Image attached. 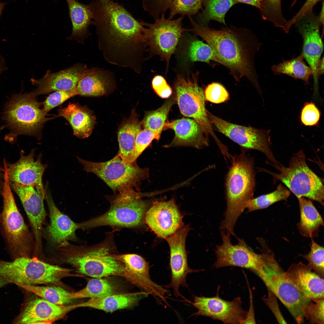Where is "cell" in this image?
<instances>
[{"label": "cell", "mask_w": 324, "mask_h": 324, "mask_svg": "<svg viewBox=\"0 0 324 324\" xmlns=\"http://www.w3.org/2000/svg\"><path fill=\"white\" fill-rule=\"evenodd\" d=\"M98 48L111 64L139 71L145 60L147 28L122 7L110 0L90 5Z\"/></svg>", "instance_id": "cell-1"}, {"label": "cell", "mask_w": 324, "mask_h": 324, "mask_svg": "<svg viewBox=\"0 0 324 324\" xmlns=\"http://www.w3.org/2000/svg\"><path fill=\"white\" fill-rule=\"evenodd\" d=\"M189 19L191 31L210 46L218 63L227 67L236 81L245 77L259 90L254 58L261 46L256 37L247 30L233 27L216 30Z\"/></svg>", "instance_id": "cell-2"}, {"label": "cell", "mask_w": 324, "mask_h": 324, "mask_svg": "<svg viewBox=\"0 0 324 324\" xmlns=\"http://www.w3.org/2000/svg\"><path fill=\"white\" fill-rule=\"evenodd\" d=\"M242 148L241 153L232 156L231 166L225 180L226 207L220 229L230 236H235L236 222L247 202L253 198L256 184L254 158Z\"/></svg>", "instance_id": "cell-3"}, {"label": "cell", "mask_w": 324, "mask_h": 324, "mask_svg": "<svg viewBox=\"0 0 324 324\" xmlns=\"http://www.w3.org/2000/svg\"><path fill=\"white\" fill-rule=\"evenodd\" d=\"M1 195L3 206L0 213V230L7 252L12 260L21 257H31L35 243L16 205L6 170Z\"/></svg>", "instance_id": "cell-4"}, {"label": "cell", "mask_w": 324, "mask_h": 324, "mask_svg": "<svg viewBox=\"0 0 324 324\" xmlns=\"http://www.w3.org/2000/svg\"><path fill=\"white\" fill-rule=\"evenodd\" d=\"M277 170L275 173L264 168L259 170L270 175L273 184L280 181L285 185L298 198L306 197L316 201L323 206L324 187L320 177L309 168L306 162L305 154L302 150L293 154L287 167L279 162L275 164L266 161Z\"/></svg>", "instance_id": "cell-5"}, {"label": "cell", "mask_w": 324, "mask_h": 324, "mask_svg": "<svg viewBox=\"0 0 324 324\" xmlns=\"http://www.w3.org/2000/svg\"><path fill=\"white\" fill-rule=\"evenodd\" d=\"M36 97L32 92L15 94L6 104L2 118L5 127L10 130L5 138L7 141L14 142L20 135L40 137L43 125L48 119Z\"/></svg>", "instance_id": "cell-6"}, {"label": "cell", "mask_w": 324, "mask_h": 324, "mask_svg": "<svg viewBox=\"0 0 324 324\" xmlns=\"http://www.w3.org/2000/svg\"><path fill=\"white\" fill-rule=\"evenodd\" d=\"M256 273L267 288L286 308L297 323H303L304 309L312 299L296 286L278 264L274 254H265L263 262Z\"/></svg>", "instance_id": "cell-7"}, {"label": "cell", "mask_w": 324, "mask_h": 324, "mask_svg": "<svg viewBox=\"0 0 324 324\" xmlns=\"http://www.w3.org/2000/svg\"><path fill=\"white\" fill-rule=\"evenodd\" d=\"M134 188L126 189L112 197L109 209L103 215L83 223L84 228L103 226L133 227L142 224L150 204Z\"/></svg>", "instance_id": "cell-8"}, {"label": "cell", "mask_w": 324, "mask_h": 324, "mask_svg": "<svg viewBox=\"0 0 324 324\" xmlns=\"http://www.w3.org/2000/svg\"><path fill=\"white\" fill-rule=\"evenodd\" d=\"M76 157L84 170L96 175L115 193L134 187L137 189L140 182L149 176V168H141L135 162L126 161L118 154L112 159L102 162H91Z\"/></svg>", "instance_id": "cell-9"}, {"label": "cell", "mask_w": 324, "mask_h": 324, "mask_svg": "<svg viewBox=\"0 0 324 324\" xmlns=\"http://www.w3.org/2000/svg\"><path fill=\"white\" fill-rule=\"evenodd\" d=\"M198 73L188 78L178 75L173 83L175 98L181 113L195 120L206 134L211 135L218 144L220 141L214 134L208 118L204 91L198 85Z\"/></svg>", "instance_id": "cell-10"}, {"label": "cell", "mask_w": 324, "mask_h": 324, "mask_svg": "<svg viewBox=\"0 0 324 324\" xmlns=\"http://www.w3.org/2000/svg\"><path fill=\"white\" fill-rule=\"evenodd\" d=\"M77 255L68 257L67 262L80 274L94 278L119 276L124 278V264L110 255L108 242L85 248Z\"/></svg>", "instance_id": "cell-11"}, {"label": "cell", "mask_w": 324, "mask_h": 324, "mask_svg": "<svg viewBox=\"0 0 324 324\" xmlns=\"http://www.w3.org/2000/svg\"><path fill=\"white\" fill-rule=\"evenodd\" d=\"M184 16L174 20L165 17L163 14L154 20V23L141 22L144 26L147 28V50L149 58L154 55H158L161 60L166 63V71L168 69L172 55L175 52L178 44L183 33L191 31L182 27Z\"/></svg>", "instance_id": "cell-12"}, {"label": "cell", "mask_w": 324, "mask_h": 324, "mask_svg": "<svg viewBox=\"0 0 324 324\" xmlns=\"http://www.w3.org/2000/svg\"><path fill=\"white\" fill-rule=\"evenodd\" d=\"M209 121L217 130L247 150L253 149L263 153L272 163L278 162L270 148V130L256 128L234 124L213 114L208 110Z\"/></svg>", "instance_id": "cell-13"}, {"label": "cell", "mask_w": 324, "mask_h": 324, "mask_svg": "<svg viewBox=\"0 0 324 324\" xmlns=\"http://www.w3.org/2000/svg\"><path fill=\"white\" fill-rule=\"evenodd\" d=\"M222 243L216 246V260L214 266L216 268L227 266H237L251 269L257 273L263 262L265 254L256 253L243 240L237 237L238 243L233 244L230 236L221 231Z\"/></svg>", "instance_id": "cell-14"}, {"label": "cell", "mask_w": 324, "mask_h": 324, "mask_svg": "<svg viewBox=\"0 0 324 324\" xmlns=\"http://www.w3.org/2000/svg\"><path fill=\"white\" fill-rule=\"evenodd\" d=\"M190 229L189 226L183 224L174 234L165 239L170 248L171 280L170 284L163 286L172 288L175 296H180L185 299L179 291L180 287L188 288L186 282L188 275L202 270L192 269L188 264L185 244Z\"/></svg>", "instance_id": "cell-15"}, {"label": "cell", "mask_w": 324, "mask_h": 324, "mask_svg": "<svg viewBox=\"0 0 324 324\" xmlns=\"http://www.w3.org/2000/svg\"><path fill=\"white\" fill-rule=\"evenodd\" d=\"M218 286L215 296H194L193 305L197 310L191 316H202L218 320L226 324H244L248 312L242 307L241 298L237 297L231 301L224 300L219 295Z\"/></svg>", "instance_id": "cell-16"}, {"label": "cell", "mask_w": 324, "mask_h": 324, "mask_svg": "<svg viewBox=\"0 0 324 324\" xmlns=\"http://www.w3.org/2000/svg\"><path fill=\"white\" fill-rule=\"evenodd\" d=\"M296 23L298 32L303 40L302 54L312 71L314 92H318L320 76L318 67L323 50V44L320 32L321 23L318 17L312 11L307 14Z\"/></svg>", "instance_id": "cell-17"}, {"label": "cell", "mask_w": 324, "mask_h": 324, "mask_svg": "<svg viewBox=\"0 0 324 324\" xmlns=\"http://www.w3.org/2000/svg\"><path fill=\"white\" fill-rule=\"evenodd\" d=\"M110 255L124 264L125 278L149 294L166 303L165 295L168 293V290L151 280L148 263L142 257L135 254Z\"/></svg>", "instance_id": "cell-18"}, {"label": "cell", "mask_w": 324, "mask_h": 324, "mask_svg": "<svg viewBox=\"0 0 324 324\" xmlns=\"http://www.w3.org/2000/svg\"><path fill=\"white\" fill-rule=\"evenodd\" d=\"M34 153V149L27 155L21 151L16 162L11 164L7 162L9 180L10 183L18 185L35 187L45 196L42 177L47 165L42 163L41 154L35 160Z\"/></svg>", "instance_id": "cell-19"}, {"label": "cell", "mask_w": 324, "mask_h": 324, "mask_svg": "<svg viewBox=\"0 0 324 324\" xmlns=\"http://www.w3.org/2000/svg\"><path fill=\"white\" fill-rule=\"evenodd\" d=\"M146 224L159 237L165 239L183 224L174 200L154 202L146 214Z\"/></svg>", "instance_id": "cell-20"}, {"label": "cell", "mask_w": 324, "mask_h": 324, "mask_svg": "<svg viewBox=\"0 0 324 324\" xmlns=\"http://www.w3.org/2000/svg\"><path fill=\"white\" fill-rule=\"evenodd\" d=\"M10 184L19 198L28 217L34 237V250H40L43 226L46 217L44 203L45 196L35 187Z\"/></svg>", "instance_id": "cell-21"}, {"label": "cell", "mask_w": 324, "mask_h": 324, "mask_svg": "<svg viewBox=\"0 0 324 324\" xmlns=\"http://www.w3.org/2000/svg\"><path fill=\"white\" fill-rule=\"evenodd\" d=\"M90 70L86 65L78 63L58 72L48 70L43 77L31 79L32 84L36 87L32 92L36 96L53 91L72 90Z\"/></svg>", "instance_id": "cell-22"}, {"label": "cell", "mask_w": 324, "mask_h": 324, "mask_svg": "<svg viewBox=\"0 0 324 324\" xmlns=\"http://www.w3.org/2000/svg\"><path fill=\"white\" fill-rule=\"evenodd\" d=\"M76 308V304L58 305L42 298H35L26 303L12 323L37 324L40 321H47L52 323Z\"/></svg>", "instance_id": "cell-23"}, {"label": "cell", "mask_w": 324, "mask_h": 324, "mask_svg": "<svg viewBox=\"0 0 324 324\" xmlns=\"http://www.w3.org/2000/svg\"><path fill=\"white\" fill-rule=\"evenodd\" d=\"M168 129L173 130L175 135L172 142L165 146V147L190 146L200 149L209 146L208 136L193 119L182 118L167 121L164 124L163 130Z\"/></svg>", "instance_id": "cell-24"}, {"label": "cell", "mask_w": 324, "mask_h": 324, "mask_svg": "<svg viewBox=\"0 0 324 324\" xmlns=\"http://www.w3.org/2000/svg\"><path fill=\"white\" fill-rule=\"evenodd\" d=\"M45 190V199L48 205L50 223L47 231L51 242L62 247L67 245L68 241L75 238V233L82 228L81 224L76 223L62 213L56 206L48 188Z\"/></svg>", "instance_id": "cell-25"}, {"label": "cell", "mask_w": 324, "mask_h": 324, "mask_svg": "<svg viewBox=\"0 0 324 324\" xmlns=\"http://www.w3.org/2000/svg\"><path fill=\"white\" fill-rule=\"evenodd\" d=\"M203 0H143L142 6L154 20L169 11L168 19L172 20L177 14L189 18L197 14L202 8Z\"/></svg>", "instance_id": "cell-26"}, {"label": "cell", "mask_w": 324, "mask_h": 324, "mask_svg": "<svg viewBox=\"0 0 324 324\" xmlns=\"http://www.w3.org/2000/svg\"><path fill=\"white\" fill-rule=\"evenodd\" d=\"M291 280L305 295L311 298H324L323 278L308 265L293 264L286 272Z\"/></svg>", "instance_id": "cell-27"}, {"label": "cell", "mask_w": 324, "mask_h": 324, "mask_svg": "<svg viewBox=\"0 0 324 324\" xmlns=\"http://www.w3.org/2000/svg\"><path fill=\"white\" fill-rule=\"evenodd\" d=\"M115 86V79L112 72L93 68H90L88 73L80 80L76 89L78 95L98 96L111 92Z\"/></svg>", "instance_id": "cell-28"}, {"label": "cell", "mask_w": 324, "mask_h": 324, "mask_svg": "<svg viewBox=\"0 0 324 324\" xmlns=\"http://www.w3.org/2000/svg\"><path fill=\"white\" fill-rule=\"evenodd\" d=\"M149 294L143 291L123 294L116 293L105 296L94 298L76 304L77 308L89 307L111 312L132 306Z\"/></svg>", "instance_id": "cell-29"}, {"label": "cell", "mask_w": 324, "mask_h": 324, "mask_svg": "<svg viewBox=\"0 0 324 324\" xmlns=\"http://www.w3.org/2000/svg\"><path fill=\"white\" fill-rule=\"evenodd\" d=\"M58 115L69 122L74 134L80 139L88 137L95 124L94 118L91 112L77 103H70L67 107L60 109Z\"/></svg>", "instance_id": "cell-30"}, {"label": "cell", "mask_w": 324, "mask_h": 324, "mask_svg": "<svg viewBox=\"0 0 324 324\" xmlns=\"http://www.w3.org/2000/svg\"><path fill=\"white\" fill-rule=\"evenodd\" d=\"M66 0L72 25V33L67 39L74 40L78 43L83 44L85 39L91 35L89 26L93 23L90 5L81 3L76 0Z\"/></svg>", "instance_id": "cell-31"}, {"label": "cell", "mask_w": 324, "mask_h": 324, "mask_svg": "<svg viewBox=\"0 0 324 324\" xmlns=\"http://www.w3.org/2000/svg\"><path fill=\"white\" fill-rule=\"evenodd\" d=\"M142 121H140L134 110L129 117L122 124L118 133L119 145V156L124 160L131 163V160L136 136L141 130Z\"/></svg>", "instance_id": "cell-32"}, {"label": "cell", "mask_w": 324, "mask_h": 324, "mask_svg": "<svg viewBox=\"0 0 324 324\" xmlns=\"http://www.w3.org/2000/svg\"><path fill=\"white\" fill-rule=\"evenodd\" d=\"M298 200L300 218L297 226L300 233L312 238L318 236L320 227L323 225L322 217L311 200L303 197Z\"/></svg>", "instance_id": "cell-33"}, {"label": "cell", "mask_w": 324, "mask_h": 324, "mask_svg": "<svg viewBox=\"0 0 324 324\" xmlns=\"http://www.w3.org/2000/svg\"><path fill=\"white\" fill-rule=\"evenodd\" d=\"M186 39L179 51L180 60L184 64L201 62L209 63L213 61L218 63L216 55L212 48L194 37Z\"/></svg>", "instance_id": "cell-34"}, {"label": "cell", "mask_w": 324, "mask_h": 324, "mask_svg": "<svg viewBox=\"0 0 324 324\" xmlns=\"http://www.w3.org/2000/svg\"><path fill=\"white\" fill-rule=\"evenodd\" d=\"M94 278L90 280L86 286L77 292H70L72 299L97 298L117 293L118 286L116 282L110 279Z\"/></svg>", "instance_id": "cell-35"}, {"label": "cell", "mask_w": 324, "mask_h": 324, "mask_svg": "<svg viewBox=\"0 0 324 324\" xmlns=\"http://www.w3.org/2000/svg\"><path fill=\"white\" fill-rule=\"evenodd\" d=\"M304 58L301 53L296 58L290 60L283 59L281 62L272 66V70L275 75L286 74L309 84V79L312 75V71L304 62Z\"/></svg>", "instance_id": "cell-36"}, {"label": "cell", "mask_w": 324, "mask_h": 324, "mask_svg": "<svg viewBox=\"0 0 324 324\" xmlns=\"http://www.w3.org/2000/svg\"><path fill=\"white\" fill-rule=\"evenodd\" d=\"M17 286L32 293L47 301L60 305L72 302L70 293L63 288L56 286H42L17 284Z\"/></svg>", "instance_id": "cell-37"}, {"label": "cell", "mask_w": 324, "mask_h": 324, "mask_svg": "<svg viewBox=\"0 0 324 324\" xmlns=\"http://www.w3.org/2000/svg\"><path fill=\"white\" fill-rule=\"evenodd\" d=\"M176 102L174 96H173L167 100L157 110L146 113L142 121L144 128L151 130L160 137L170 111Z\"/></svg>", "instance_id": "cell-38"}, {"label": "cell", "mask_w": 324, "mask_h": 324, "mask_svg": "<svg viewBox=\"0 0 324 324\" xmlns=\"http://www.w3.org/2000/svg\"><path fill=\"white\" fill-rule=\"evenodd\" d=\"M237 3L235 0H203L205 9L201 15L202 20L205 22L214 20L225 25L226 14Z\"/></svg>", "instance_id": "cell-39"}, {"label": "cell", "mask_w": 324, "mask_h": 324, "mask_svg": "<svg viewBox=\"0 0 324 324\" xmlns=\"http://www.w3.org/2000/svg\"><path fill=\"white\" fill-rule=\"evenodd\" d=\"M290 194V190L280 184L272 192L250 200L247 203L246 208L250 212L264 209L277 202L286 200Z\"/></svg>", "instance_id": "cell-40"}, {"label": "cell", "mask_w": 324, "mask_h": 324, "mask_svg": "<svg viewBox=\"0 0 324 324\" xmlns=\"http://www.w3.org/2000/svg\"><path fill=\"white\" fill-rule=\"evenodd\" d=\"M260 10L263 19L283 28L287 21L282 14L281 0H262Z\"/></svg>", "instance_id": "cell-41"}, {"label": "cell", "mask_w": 324, "mask_h": 324, "mask_svg": "<svg viewBox=\"0 0 324 324\" xmlns=\"http://www.w3.org/2000/svg\"><path fill=\"white\" fill-rule=\"evenodd\" d=\"M324 250L323 247L312 239L310 252L307 255H301L308 262V265L322 278L324 276Z\"/></svg>", "instance_id": "cell-42"}, {"label": "cell", "mask_w": 324, "mask_h": 324, "mask_svg": "<svg viewBox=\"0 0 324 324\" xmlns=\"http://www.w3.org/2000/svg\"><path fill=\"white\" fill-rule=\"evenodd\" d=\"M160 137L151 130L147 129L140 130L136 136L131 158V163L136 159L148 146L154 140H158Z\"/></svg>", "instance_id": "cell-43"}, {"label": "cell", "mask_w": 324, "mask_h": 324, "mask_svg": "<svg viewBox=\"0 0 324 324\" xmlns=\"http://www.w3.org/2000/svg\"><path fill=\"white\" fill-rule=\"evenodd\" d=\"M324 298H312L304 310V318L312 324H324Z\"/></svg>", "instance_id": "cell-44"}, {"label": "cell", "mask_w": 324, "mask_h": 324, "mask_svg": "<svg viewBox=\"0 0 324 324\" xmlns=\"http://www.w3.org/2000/svg\"><path fill=\"white\" fill-rule=\"evenodd\" d=\"M77 94L76 88L70 91H57L50 94L43 103L42 109L46 114L52 109L63 104L68 99Z\"/></svg>", "instance_id": "cell-45"}, {"label": "cell", "mask_w": 324, "mask_h": 324, "mask_svg": "<svg viewBox=\"0 0 324 324\" xmlns=\"http://www.w3.org/2000/svg\"><path fill=\"white\" fill-rule=\"evenodd\" d=\"M206 100L213 103H222L229 99V95L225 88L220 84L213 82L208 85L204 91Z\"/></svg>", "instance_id": "cell-46"}, {"label": "cell", "mask_w": 324, "mask_h": 324, "mask_svg": "<svg viewBox=\"0 0 324 324\" xmlns=\"http://www.w3.org/2000/svg\"><path fill=\"white\" fill-rule=\"evenodd\" d=\"M321 113L319 108L313 102L305 103L301 111L300 119L306 126H316L319 123Z\"/></svg>", "instance_id": "cell-47"}, {"label": "cell", "mask_w": 324, "mask_h": 324, "mask_svg": "<svg viewBox=\"0 0 324 324\" xmlns=\"http://www.w3.org/2000/svg\"><path fill=\"white\" fill-rule=\"evenodd\" d=\"M152 86L155 93L162 98H168L172 94V88L166 79L161 75H156L153 77L152 81Z\"/></svg>", "instance_id": "cell-48"}, {"label": "cell", "mask_w": 324, "mask_h": 324, "mask_svg": "<svg viewBox=\"0 0 324 324\" xmlns=\"http://www.w3.org/2000/svg\"><path fill=\"white\" fill-rule=\"evenodd\" d=\"M321 0H307L297 13L292 19L287 21L282 28L286 33H288L292 26L303 16L312 11L314 5Z\"/></svg>", "instance_id": "cell-49"}, {"label": "cell", "mask_w": 324, "mask_h": 324, "mask_svg": "<svg viewBox=\"0 0 324 324\" xmlns=\"http://www.w3.org/2000/svg\"><path fill=\"white\" fill-rule=\"evenodd\" d=\"M268 295L267 298H263V300L270 309L279 323H287L280 310L276 296L268 289Z\"/></svg>", "instance_id": "cell-50"}, {"label": "cell", "mask_w": 324, "mask_h": 324, "mask_svg": "<svg viewBox=\"0 0 324 324\" xmlns=\"http://www.w3.org/2000/svg\"><path fill=\"white\" fill-rule=\"evenodd\" d=\"M249 289L250 298V308L248 312L247 317L245 320L244 324H254L256 323L253 305L252 295V291L250 288H249Z\"/></svg>", "instance_id": "cell-51"}, {"label": "cell", "mask_w": 324, "mask_h": 324, "mask_svg": "<svg viewBox=\"0 0 324 324\" xmlns=\"http://www.w3.org/2000/svg\"><path fill=\"white\" fill-rule=\"evenodd\" d=\"M237 3L247 4L254 6L260 9L262 0H235Z\"/></svg>", "instance_id": "cell-52"}, {"label": "cell", "mask_w": 324, "mask_h": 324, "mask_svg": "<svg viewBox=\"0 0 324 324\" xmlns=\"http://www.w3.org/2000/svg\"><path fill=\"white\" fill-rule=\"evenodd\" d=\"M4 169L0 164V194H1L4 186Z\"/></svg>", "instance_id": "cell-53"}, {"label": "cell", "mask_w": 324, "mask_h": 324, "mask_svg": "<svg viewBox=\"0 0 324 324\" xmlns=\"http://www.w3.org/2000/svg\"><path fill=\"white\" fill-rule=\"evenodd\" d=\"M323 57L320 59L318 67V73L320 76L324 74Z\"/></svg>", "instance_id": "cell-54"}, {"label": "cell", "mask_w": 324, "mask_h": 324, "mask_svg": "<svg viewBox=\"0 0 324 324\" xmlns=\"http://www.w3.org/2000/svg\"><path fill=\"white\" fill-rule=\"evenodd\" d=\"M5 64L4 59L0 54V74L3 71L7 69Z\"/></svg>", "instance_id": "cell-55"}, {"label": "cell", "mask_w": 324, "mask_h": 324, "mask_svg": "<svg viewBox=\"0 0 324 324\" xmlns=\"http://www.w3.org/2000/svg\"><path fill=\"white\" fill-rule=\"evenodd\" d=\"M324 3L323 2L322 3V9L321 11L320 14L319 16L318 17L319 20L321 23V24L323 25L324 24Z\"/></svg>", "instance_id": "cell-56"}, {"label": "cell", "mask_w": 324, "mask_h": 324, "mask_svg": "<svg viewBox=\"0 0 324 324\" xmlns=\"http://www.w3.org/2000/svg\"><path fill=\"white\" fill-rule=\"evenodd\" d=\"M9 284V283L6 280L0 278V289Z\"/></svg>", "instance_id": "cell-57"}, {"label": "cell", "mask_w": 324, "mask_h": 324, "mask_svg": "<svg viewBox=\"0 0 324 324\" xmlns=\"http://www.w3.org/2000/svg\"><path fill=\"white\" fill-rule=\"evenodd\" d=\"M5 4V3H0V16L2 14V11Z\"/></svg>", "instance_id": "cell-58"}, {"label": "cell", "mask_w": 324, "mask_h": 324, "mask_svg": "<svg viewBox=\"0 0 324 324\" xmlns=\"http://www.w3.org/2000/svg\"><path fill=\"white\" fill-rule=\"evenodd\" d=\"M107 0H100V1H101V2H105V1H106Z\"/></svg>", "instance_id": "cell-59"}]
</instances>
